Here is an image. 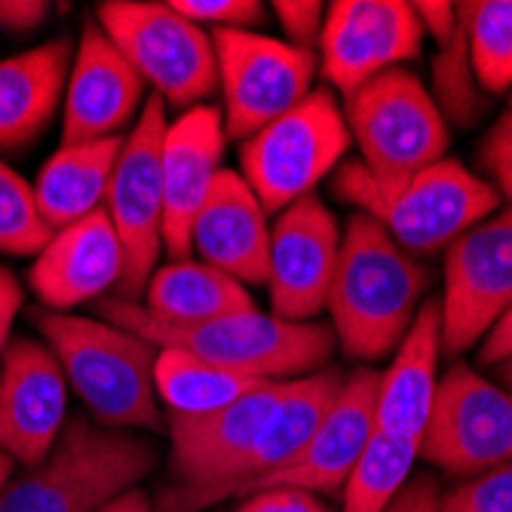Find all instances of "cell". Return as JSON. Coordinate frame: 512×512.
Instances as JSON below:
<instances>
[{
	"label": "cell",
	"instance_id": "1",
	"mask_svg": "<svg viewBox=\"0 0 512 512\" xmlns=\"http://www.w3.org/2000/svg\"><path fill=\"white\" fill-rule=\"evenodd\" d=\"M430 270L405 252L387 230L362 212L350 215L341 234L338 270L325 310L344 356L381 362L396 353L427 301Z\"/></svg>",
	"mask_w": 512,
	"mask_h": 512
},
{
	"label": "cell",
	"instance_id": "2",
	"mask_svg": "<svg viewBox=\"0 0 512 512\" xmlns=\"http://www.w3.org/2000/svg\"><path fill=\"white\" fill-rule=\"evenodd\" d=\"M99 313L135 332L157 350L178 347L212 365L258 381H295L329 368L338 347L335 332L319 322H289L273 313L249 310L200 325H169L151 316L142 304L105 298Z\"/></svg>",
	"mask_w": 512,
	"mask_h": 512
},
{
	"label": "cell",
	"instance_id": "3",
	"mask_svg": "<svg viewBox=\"0 0 512 512\" xmlns=\"http://www.w3.org/2000/svg\"><path fill=\"white\" fill-rule=\"evenodd\" d=\"M31 316L92 421L114 430L163 427L154 390V344L108 319L53 313L43 307Z\"/></svg>",
	"mask_w": 512,
	"mask_h": 512
},
{
	"label": "cell",
	"instance_id": "4",
	"mask_svg": "<svg viewBox=\"0 0 512 512\" xmlns=\"http://www.w3.org/2000/svg\"><path fill=\"white\" fill-rule=\"evenodd\" d=\"M338 200L375 218L411 255L445 252L463 230L500 209V194L457 160H439L399 184H375L359 160H344L332 175Z\"/></svg>",
	"mask_w": 512,
	"mask_h": 512
},
{
	"label": "cell",
	"instance_id": "5",
	"mask_svg": "<svg viewBox=\"0 0 512 512\" xmlns=\"http://www.w3.org/2000/svg\"><path fill=\"white\" fill-rule=\"evenodd\" d=\"M157 470V445L74 414L37 467L0 494V512H99Z\"/></svg>",
	"mask_w": 512,
	"mask_h": 512
},
{
	"label": "cell",
	"instance_id": "6",
	"mask_svg": "<svg viewBox=\"0 0 512 512\" xmlns=\"http://www.w3.org/2000/svg\"><path fill=\"white\" fill-rule=\"evenodd\" d=\"M344 108L329 86L313 89L289 114L276 117L240 145V175L267 215L310 197L350 154Z\"/></svg>",
	"mask_w": 512,
	"mask_h": 512
},
{
	"label": "cell",
	"instance_id": "7",
	"mask_svg": "<svg viewBox=\"0 0 512 512\" xmlns=\"http://www.w3.org/2000/svg\"><path fill=\"white\" fill-rule=\"evenodd\" d=\"M344 120L359 148V163L375 184H399L445 160L451 132L427 83L408 68H393L362 83L344 99Z\"/></svg>",
	"mask_w": 512,
	"mask_h": 512
},
{
	"label": "cell",
	"instance_id": "8",
	"mask_svg": "<svg viewBox=\"0 0 512 512\" xmlns=\"http://www.w3.org/2000/svg\"><path fill=\"white\" fill-rule=\"evenodd\" d=\"M99 28L166 108H197L218 92L212 34L157 0H105Z\"/></svg>",
	"mask_w": 512,
	"mask_h": 512
},
{
	"label": "cell",
	"instance_id": "9",
	"mask_svg": "<svg viewBox=\"0 0 512 512\" xmlns=\"http://www.w3.org/2000/svg\"><path fill=\"white\" fill-rule=\"evenodd\" d=\"M169 117L166 105L148 96L142 114L123 135L114 163V175L105 197V215L111 218L123 246V279L117 286L120 301L142 304L145 289L163 252V135Z\"/></svg>",
	"mask_w": 512,
	"mask_h": 512
},
{
	"label": "cell",
	"instance_id": "10",
	"mask_svg": "<svg viewBox=\"0 0 512 512\" xmlns=\"http://www.w3.org/2000/svg\"><path fill=\"white\" fill-rule=\"evenodd\" d=\"M221 120L230 138L249 135L301 105L319 74V56L258 31H212Z\"/></svg>",
	"mask_w": 512,
	"mask_h": 512
},
{
	"label": "cell",
	"instance_id": "11",
	"mask_svg": "<svg viewBox=\"0 0 512 512\" xmlns=\"http://www.w3.org/2000/svg\"><path fill=\"white\" fill-rule=\"evenodd\" d=\"M421 457L460 482L512 463V393L454 362L439 378Z\"/></svg>",
	"mask_w": 512,
	"mask_h": 512
},
{
	"label": "cell",
	"instance_id": "12",
	"mask_svg": "<svg viewBox=\"0 0 512 512\" xmlns=\"http://www.w3.org/2000/svg\"><path fill=\"white\" fill-rule=\"evenodd\" d=\"M442 255V353L460 356L512 307V206L463 230Z\"/></svg>",
	"mask_w": 512,
	"mask_h": 512
},
{
	"label": "cell",
	"instance_id": "13",
	"mask_svg": "<svg viewBox=\"0 0 512 512\" xmlns=\"http://www.w3.org/2000/svg\"><path fill=\"white\" fill-rule=\"evenodd\" d=\"M424 37L414 4L405 0H335L325 7L319 71L347 99L371 77L421 56Z\"/></svg>",
	"mask_w": 512,
	"mask_h": 512
},
{
	"label": "cell",
	"instance_id": "14",
	"mask_svg": "<svg viewBox=\"0 0 512 512\" xmlns=\"http://www.w3.org/2000/svg\"><path fill=\"white\" fill-rule=\"evenodd\" d=\"M341 224L316 194L279 212L270 227L267 292L273 316L310 322L325 310L341 255Z\"/></svg>",
	"mask_w": 512,
	"mask_h": 512
},
{
	"label": "cell",
	"instance_id": "15",
	"mask_svg": "<svg viewBox=\"0 0 512 512\" xmlns=\"http://www.w3.org/2000/svg\"><path fill=\"white\" fill-rule=\"evenodd\" d=\"M65 424L68 381L59 359L37 338H13L0 353V451L31 470Z\"/></svg>",
	"mask_w": 512,
	"mask_h": 512
},
{
	"label": "cell",
	"instance_id": "16",
	"mask_svg": "<svg viewBox=\"0 0 512 512\" xmlns=\"http://www.w3.org/2000/svg\"><path fill=\"white\" fill-rule=\"evenodd\" d=\"M145 89V80L99 22H86L65 83L62 145L105 142L120 138L123 129L129 132L145 108Z\"/></svg>",
	"mask_w": 512,
	"mask_h": 512
},
{
	"label": "cell",
	"instance_id": "17",
	"mask_svg": "<svg viewBox=\"0 0 512 512\" xmlns=\"http://www.w3.org/2000/svg\"><path fill=\"white\" fill-rule=\"evenodd\" d=\"M375 368H356L347 375L335 405L322 417L310 442L279 470L258 479L246 494L267 488H295L307 494H341L356 460L362 457L371 433H375V402H378ZM243 494V497H246Z\"/></svg>",
	"mask_w": 512,
	"mask_h": 512
},
{
	"label": "cell",
	"instance_id": "18",
	"mask_svg": "<svg viewBox=\"0 0 512 512\" xmlns=\"http://www.w3.org/2000/svg\"><path fill=\"white\" fill-rule=\"evenodd\" d=\"M224 120L212 105H197L169 120L163 135V249L172 261L191 258V224L221 172Z\"/></svg>",
	"mask_w": 512,
	"mask_h": 512
},
{
	"label": "cell",
	"instance_id": "19",
	"mask_svg": "<svg viewBox=\"0 0 512 512\" xmlns=\"http://www.w3.org/2000/svg\"><path fill=\"white\" fill-rule=\"evenodd\" d=\"M123 279V246L111 218L102 212L68 224L50 237L28 270V286L43 310L71 313L80 304L99 301Z\"/></svg>",
	"mask_w": 512,
	"mask_h": 512
},
{
	"label": "cell",
	"instance_id": "20",
	"mask_svg": "<svg viewBox=\"0 0 512 512\" xmlns=\"http://www.w3.org/2000/svg\"><path fill=\"white\" fill-rule=\"evenodd\" d=\"M267 249L270 221L261 200L240 172L221 169L191 224V255L249 289L267 283Z\"/></svg>",
	"mask_w": 512,
	"mask_h": 512
},
{
	"label": "cell",
	"instance_id": "21",
	"mask_svg": "<svg viewBox=\"0 0 512 512\" xmlns=\"http://www.w3.org/2000/svg\"><path fill=\"white\" fill-rule=\"evenodd\" d=\"M442 359V313L439 298H427L417 310L408 335L396 347L390 368L378 378L375 430L417 442L427 430L433 399L439 390Z\"/></svg>",
	"mask_w": 512,
	"mask_h": 512
},
{
	"label": "cell",
	"instance_id": "22",
	"mask_svg": "<svg viewBox=\"0 0 512 512\" xmlns=\"http://www.w3.org/2000/svg\"><path fill=\"white\" fill-rule=\"evenodd\" d=\"M71 59L74 43L56 37L0 62V151L31 145L56 117Z\"/></svg>",
	"mask_w": 512,
	"mask_h": 512
},
{
	"label": "cell",
	"instance_id": "23",
	"mask_svg": "<svg viewBox=\"0 0 512 512\" xmlns=\"http://www.w3.org/2000/svg\"><path fill=\"white\" fill-rule=\"evenodd\" d=\"M120 145L123 135L105 138V142L62 145L43 163L31 188H34L37 212L53 234L105 209Z\"/></svg>",
	"mask_w": 512,
	"mask_h": 512
},
{
	"label": "cell",
	"instance_id": "24",
	"mask_svg": "<svg viewBox=\"0 0 512 512\" xmlns=\"http://www.w3.org/2000/svg\"><path fill=\"white\" fill-rule=\"evenodd\" d=\"M142 307L169 325H200L258 310L243 283L197 258H181L157 267L145 289Z\"/></svg>",
	"mask_w": 512,
	"mask_h": 512
},
{
	"label": "cell",
	"instance_id": "25",
	"mask_svg": "<svg viewBox=\"0 0 512 512\" xmlns=\"http://www.w3.org/2000/svg\"><path fill=\"white\" fill-rule=\"evenodd\" d=\"M267 384L276 381L237 375V371L212 365L178 347H163L154 359V390L169 417H197L227 408Z\"/></svg>",
	"mask_w": 512,
	"mask_h": 512
},
{
	"label": "cell",
	"instance_id": "26",
	"mask_svg": "<svg viewBox=\"0 0 512 512\" xmlns=\"http://www.w3.org/2000/svg\"><path fill=\"white\" fill-rule=\"evenodd\" d=\"M421 445L387 433H371L362 457L344 482L341 512H387L396 494L408 485Z\"/></svg>",
	"mask_w": 512,
	"mask_h": 512
},
{
	"label": "cell",
	"instance_id": "27",
	"mask_svg": "<svg viewBox=\"0 0 512 512\" xmlns=\"http://www.w3.org/2000/svg\"><path fill=\"white\" fill-rule=\"evenodd\" d=\"M473 71L488 96L512 92V0L457 4Z\"/></svg>",
	"mask_w": 512,
	"mask_h": 512
},
{
	"label": "cell",
	"instance_id": "28",
	"mask_svg": "<svg viewBox=\"0 0 512 512\" xmlns=\"http://www.w3.org/2000/svg\"><path fill=\"white\" fill-rule=\"evenodd\" d=\"M427 89H430L439 114L445 117V123L470 129V126L482 123V117L488 114V92L479 86V77L473 71L463 19H460V28L454 31V37L448 43L436 46L433 86H427Z\"/></svg>",
	"mask_w": 512,
	"mask_h": 512
},
{
	"label": "cell",
	"instance_id": "29",
	"mask_svg": "<svg viewBox=\"0 0 512 512\" xmlns=\"http://www.w3.org/2000/svg\"><path fill=\"white\" fill-rule=\"evenodd\" d=\"M53 230L37 212L34 188L0 160V252L4 255H37L50 243Z\"/></svg>",
	"mask_w": 512,
	"mask_h": 512
},
{
	"label": "cell",
	"instance_id": "30",
	"mask_svg": "<svg viewBox=\"0 0 512 512\" xmlns=\"http://www.w3.org/2000/svg\"><path fill=\"white\" fill-rule=\"evenodd\" d=\"M442 512H512V463L457 482L442 494Z\"/></svg>",
	"mask_w": 512,
	"mask_h": 512
},
{
	"label": "cell",
	"instance_id": "31",
	"mask_svg": "<svg viewBox=\"0 0 512 512\" xmlns=\"http://www.w3.org/2000/svg\"><path fill=\"white\" fill-rule=\"evenodd\" d=\"M169 7L194 25H212L215 31H252L267 16L258 0H169Z\"/></svg>",
	"mask_w": 512,
	"mask_h": 512
},
{
	"label": "cell",
	"instance_id": "32",
	"mask_svg": "<svg viewBox=\"0 0 512 512\" xmlns=\"http://www.w3.org/2000/svg\"><path fill=\"white\" fill-rule=\"evenodd\" d=\"M479 166L488 175L485 181L494 184L500 200H506L512 206V96H509L503 114L494 120V126L482 138Z\"/></svg>",
	"mask_w": 512,
	"mask_h": 512
},
{
	"label": "cell",
	"instance_id": "33",
	"mask_svg": "<svg viewBox=\"0 0 512 512\" xmlns=\"http://www.w3.org/2000/svg\"><path fill=\"white\" fill-rule=\"evenodd\" d=\"M279 28H283V40L298 46V50H319V37L325 25V4L319 0H276L270 4Z\"/></svg>",
	"mask_w": 512,
	"mask_h": 512
},
{
	"label": "cell",
	"instance_id": "34",
	"mask_svg": "<svg viewBox=\"0 0 512 512\" xmlns=\"http://www.w3.org/2000/svg\"><path fill=\"white\" fill-rule=\"evenodd\" d=\"M234 512H332L316 494L295 488H267L240 497Z\"/></svg>",
	"mask_w": 512,
	"mask_h": 512
},
{
	"label": "cell",
	"instance_id": "35",
	"mask_svg": "<svg viewBox=\"0 0 512 512\" xmlns=\"http://www.w3.org/2000/svg\"><path fill=\"white\" fill-rule=\"evenodd\" d=\"M442 482L433 473H417L396 494L387 512H442Z\"/></svg>",
	"mask_w": 512,
	"mask_h": 512
},
{
	"label": "cell",
	"instance_id": "36",
	"mask_svg": "<svg viewBox=\"0 0 512 512\" xmlns=\"http://www.w3.org/2000/svg\"><path fill=\"white\" fill-rule=\"evenodd\" d=\"M417 22H421L424 34L436 40V46L448 43L454 31L460 28V10L457 4H442V0H421L414 4Z\"/></svg>",
	"mask_w": 512,
	"mask_h": 512
},
{
	"label": "cell",
	"instance_id": "37",
	"mask_svg": "<svg viewBox=\"0 0 512 512\" xmlns=\"http://www.w3.org/2000/svg\"><path fill=\"white\" fill-rule=\"evenodd\" d=\"M46 16H50V4H43V0H0V28L4 31H37Z\"/></svg>",
	"mask_w": 512,
	"mask_h": 512
},
{
	"label": "cell",
	"instance_id": "38",
	"mask_svg": "<svg viewBox=\"0 0 512 512\" xmlns=\"http://www.w3.org/2000/svg\"><path fill=\"white\" fill-rule=\"evenodd\" d=\"M19 310H22V283L13 270L0 267V353L10 344Z\"/></svg>",
	"mask_w": 512,
	"mask_h": 512
},
{
	"label": "cell",
	"instance_id": "39",
	"mask_svg": "<svg viewBox=\"0 0 512 512\" xmlns=\"http://www.w3.org/2000/svg\"><path fill=\"white\" fill-rule=\"evenodd\" d=\"M479 362L482 365H503L512 362V307L500 316V322L485 335L479 344Z\"/></svg>",
	"mask_w": 512,
	"mask_h": 512
},
{
	"label": "cell",
	"instance_id": "40",
	"mask_svg": "<svg viewBox=\"0 0 512 512\" xmlns=\"http://www.w3.org/2000/svg\"><path fill=\"white\" fill-rule=\"evenodd\" d=\"M99 512H157L154 497L142 488H132L126 494H120L117 500H111L108 506H102Z\"/></svg>",
	"mask_w": 512,
	"mask_h": 512
},
{
	"label": "cell",
	"instance_id": "41",
	"mask_svg": "<svg viewBox=\"0 0 512 512\" xmlns=\"http://www.w3.org/2000/svg\"><path fill=\"white\" fill-rule=\"evenodd\" d=\"M13 470H16V463L0 451V494H4V488L13 482Z\"/></svg>",
	"mask_w": 512,
	"mask_h": 512
},
{
	"label": "cell",
	"instance_id": "42",
	"mask_svg": "<svg viewBox=\"0 0 512 512\" xmlns=\"http://www.w3.org/2000/svg\"><path fill=\"white\" fill-rule=\"evenodd\" d=\"M497 371H500V384L512 393V362H503V365H497Z\"/></svg>",
	"mask_w": 512,
	"mask_h": 512
}]
</instances>
